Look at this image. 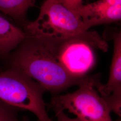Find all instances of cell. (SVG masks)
<instances>
[{"label": "cell", "mask_w": 121, "mask_h": 121, "mask_svg": "<svg viewBox=\"0 0 121 121\" xmlns=\"http://www.w3.org/2000/svg\"><path fill=\"white\" fill-rule=\"evenodd\" d=\"M10 68L26 74L52 93L79 86L91 76L75 77L57 61L42 39L26 36L9 54Z\"/></svg>", "instance_id": "cell-1"}, {"label": "cell", "mask_w": 121, "mask_h": 121, "mask_svg": "<svg viewBox=\"0 0 121 121\" xmlns=\"http://www.w3.org/2000/svg\"><path fill=\"white\" fill-rule=\"evenodd\" d=\"M23 31L27 36L48 40L91 37L98 34L86 30L78 13L60 0H45L38 17L25 25Z\"/></svg>", "instance_id": "cell-2"}, {"label": "cell", "mask_w": 121, "mask_h": 121, "mask_svg": "<svg viewBox=\"0 0 121 121\" xmlns=\"http://www.w3.org/2000/svg\"><path fill=\"white\" fill-rule=\"evenodd\" d=\"M41 39L62 67L77 78L87 76V74L94 67V48L105 52L108 48V44L99 34L91 37H75L60 40Z\"/></svg>", "instance_id": "cell-3"}, {"label": "cell", "mask_w": 121, "mask_h": 121, "mask_svg": "<svg viewBox=\"0 0 121 121\" xmlns=\"http://www.w3.org/2000/svg\"><path fill=\"white\" fill-rule=\"evenodd\" d=\"M46 91L38 82L16 69L10 68L0 73V100L33 113L38 121H52L43 99Z\"/></svg>", "instance_id": "cell-4"}, {"label": "cell", "mask_w": 121, "mask_h": 121, "mask_svg": "<svg viewBox=\"0 0 121 121\" xmlns=\"http://www.w3.org/2000/svg\"><path fill=\"white\" fill-rule=\"evenodd\" d=\"M98 77L91 76L75 91L54 96L50 107L53 110H66L84 121H113L104 98L95 88L99 82Z\"/></svg>", "instance_id": "cell-5"}, {"label": "cell", "mask_w": 121, "mask_h": 121, "mask_svg": "<svg viewBox=\"0 0 121 121\" xmlns=\"http://www.w3.org/2000/svg\"><path fill=\"white\" fill-rule=\"evenodd\" d=\"M86 30L94 26L121 21V0H99L76 10Z\"/></svg>", "instance_id": "cell-6"}, {"label": "cell", "mask_w": 121, "mask_h": 121, "mask_svg": "<svg viewBox=\"0 0 121 121\" xmlns=\"http://www.w3.org/2000/svg\"><path fill=\"white\" fill-rule=\"evenodd\" d=\"M112 39L113 52L108 81L105 84L99 82L95 86L102 97L110 95L121 96V32L114 33Z\"/></svg>", "instance_id": "cell-7"}, {"label": "cell", "mask_w": 121, "mask_h": 121, "mask_svg": "<svg viewBox=\"0 0 121 121\" xmlns=\"http://www.w3.org/2000/svg\"><path fill=\"white\" fill-rule=\"evenodd\" d=\"M25 37L23 30L0 16V56H9Z\"/></svg>", "instance_id": "cell-8"}, {"label": "cell", "mask_w": 121, "mask_h": 121, "mask_svg": "<svg viewBox=\"0 0 121 121\" xmlns=\"http://www.w3.org/2000/svg\"><path fill=\"white\" fill-rule=\"evenodd\" d=\"M35 0H0V11L18 22H21Z\"/></svg>", "instance_id": "cell-9"}, {"label": "cell", "mask_w": 121, "mask_h": 121, "mask_svg": "<svg viewBox=\"0 0 121 121\" xmlns=\"http://www.w3.org/2000/svg\"><path fill=\"white\" fill-rule=\"evenodd\" d=\"M16 108L0 100V121H17Z\"/></svg>", "instance_id": "cell-10"}, {"label": "cell", "mask_w": 121, "mask_h": 121, "mask_svg": "<svg viewBox=\"0 0 121 121\" xmlns=\"http://www.w3.org/2000/svg\"><path fill=\"white\" fill-rule=\"evenodd\" d=\"M53 110L55 113L56 121H84L77 117L75 118L70 117L65 113L63 110L54 109Z\"/></svg>", "instance_id": "cell-11"}, {"label": "cell", "mask_w": 121, "mask_h": 121, "mask_svg": "<svg viewBox=\"0 0 121 121\" xmlns=\"http://www.w3.org/2000/svg\"><path fill=\"white\" fill-rule=\"evenodd\" d=\"M64 4L73 11L76 12L83 4V0H60Z\"/></svg>", "instance_id": "cell-12"}, {"label": "cell", "mask_w": 121, "mask_h": 121, "mask_svg": "<svg viewBox=\"0 0 121 121\" xmlns=\"http://www.w3.org/2000/svg\"><path fill=\"white\" fill-rule=\"evenodd\" d=\"M17 121H33L31 120L28 117H26V116H23L22 117L21 119H19Z\"/></svg>", "instance_id": "cell-13"}]
</instances>
